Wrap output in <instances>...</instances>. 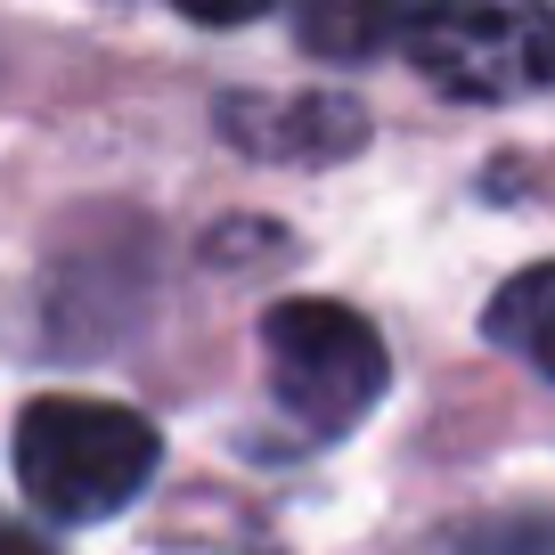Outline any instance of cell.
Wrapping results in <instances>:
<instances>
[{"instance_id":"cell-1","label":"cell","mask_w":555,"mask_h":555,"mask_svg":"<svg viewBox=\"0 0 555 555\" xmlns=\"http://www.w3.org/2000/svg\"><path fill=\"white\" fill-rule=\"evenodd\" d=\"M156 450H164L156 425L122 400L50 392L17 416V482L57 522H99L131 506L156 474Z\"/></svg>"},{"instance_id":"cell-2","label":"cell","mask_w":555,"mask_h":555,"mask_svg":"<svg viewBox=\"0 0 555 555\" xmlns=\"http://www.w3.org/2000/svg\"><path fill=\"white\" fill-rule=\"evenodd\" d=\"M261 360H270V392L311 425V434H344L384 400V335L367 327L351 302L295 295L261 311Z\"/></svg>"},{"instance_id":"cell-3","label":"cell","mask_w":555,"mask_h":555,"mask_svg":"<svg viewBox=\"0 0 555 555\" xmlns=\"http://www.w3.org/2000/svg\"><path fill=\"white\" fill-rule=\"evenodd\" d=\"M409 57L441 99H522L555 74V25L539 0H425Z\"/></svg>"},{"instance_id":"cell-4","label":"cell","mask_w":555,"mask_h":555,"mask_svg":"<svg viewBox=\"0 0 555 555\" xmlns=\"http://www.w3.org/2000/svg\"><path fill=\"white\" fill-rule=\"evenodd\" d=\"M221 131L237 139L245 156H270V164L278 156L286 164H335L367 139V115L351 99H327V90H311V99H229Z\"/></svg>"},{"instance_id":"cell-5","label":"cell","mask_w":555,"mask_h":555,"mask_svg":"<svg viewBox=\"0 0 555 555\" xmlns=\"http://www.w3.org/2000/svg\"><path fill=\"white\" fill-rule=\"evenodd\" d=\"M416 0H302L295 9V34L311 57H335V66H360V57L409 41Z\"/></svg>"},{"instance_id":"cell-6","label":"cell","mask_w":555,"mask_h":555,"mask_svg":"<svg viewBox=\"0 0 555 555\" xmlns=\"http://www.w3.org/2000/svg\"><path fill=\"white\" fill-rule=\"evenodd\" d=\"M482 327H490V344H499V351H515L522 367L555 376V261H539V270L506 278L499 295H490Z\"/></svg>"},{"instance_id":"cell-7","label":"cell","mask_w":555,"mask_h":555,"mask_svg":"<svg viewBox=\"0 0 555 555\" xmlns=\"http://www.w3.org/2000/svg\"><path fill=\"white\" fill-rule=\"evenodd\" d=\"M172 9L196 25H254V17H270L278 0H172Z\"/></svg>"},{"instance_id":"cell-8","label":"cell","mask_w":555,"mask_h":555,"mask_svg":"<svg viewBox=\"0 0 555 555\" xmlns=\"http://www.w3.org/2000/svg\"><path fill=\"white\" fill-rule=\"evenodd\" d=\"M0 555H50L34 531H17V522H0Z\"/></svg>"}]
</instances>
